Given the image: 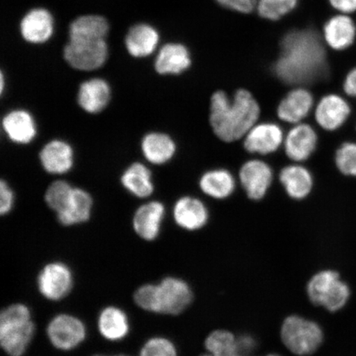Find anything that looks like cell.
I'll use <instances>...</instances> for the list:
<instances>
[{
	"label": "cell",
	"instance_id": "1",
	"mask_svg": "<svg viewBox=\"0 0 356 356\" xmlns=\"http://www.w3.org/2000/svg\"><path fill=\"white\" fill-rule=\"evenodd\" d=\"M273 70L280 81L295 87L323 77L327 72V54L318 33L305 29L284 35Z\"/></svg>",
	"mask_w": 356,
	"mask_h": 356
},
{
	"label": "cell",
	"instance_id": "42",
	"mask_svg": "<svg viewBox=\"0 0 356 356\" xmlns=\"http://www.w3.org/2000/svg\"><path fill=\"white\" fill-rule=\"evenodd\" d=\"M6 86V78H4L3 72H1V78H0V92L3 95L4 91V86Z\"/></svg>",
	"mask_w": 356,
	"mask_h": 356
},
{
	"label": "cell",
	"instance_id": "23",
	"mask_svg": "<svg viewBox=\"0 0 356 356\" xmlns=\"http://www.w3.org/2000/svg\"><path fill=\"white\" fill-rule=\"evenodd\" d=\"M191 65L188 49L180 43H168L160 49L154 70L160 75H179Z\"/></svg>",
	"mask_w": 356,
	"mask_h": 356
},
{
	"label": "cell",
	"instance_id": "8",
	"mask_svg": "<svg viewBox=\"0 0 356 356\" xmlns=\"http://www.w3.org/2000/svg\"><path fill=\"white\" fill-rule=\"evenodd\" d=\"M273 179V168L261 159H249L239 168L240 185L252 202H260L266 197Z\"/></svg>",
	"mask_w": 356,
	"mask_h": 356
},
{
	"label": "cell",
	"instance_id": "10",
	"mask_svg": "<svg viewBox=\"0 0 356 356\" xmlns=\"http://www.w3.org/2000/svg\"><path fill=\"white\" fill-rule=\"evenodd\" d=\"M37 284L40 293L47 300L59 301L72 291L73 273L63 262H51L40 271Z\"/></svg>",
	"mask_w": 356,
	"mask_h": 356
},
{
	"label": "cell",
	"instance_id": "38",
	"mask_svg": "<svg viewBox=\"0 0 356 356\" xmlns=\"http://www.w3.org/2000/svg\"><path fill=\"white\" fill-rule=\"evenodd\" d=\"M200 356H245L239 349L238 343L229 345L213 349Z\"/></svg>",
	"mask_w": 356,
	"mask_h": 356
},
{
	"label": "cell",
	"instance_id": "25",
	"mask_svg": "<svg viewBox=\"0 0 356 356\" xmlns=\"http://www.w3.org/2000/svg\"><path fill=\"white\" fill-rule=\"evenodd\" d=\"M92 207L91 195L86 190L74 188L63 210L56 213L57 220L64 226L83 224L90 219Z\"/></svg>",
	"mask_w": 356,
	"mask_h": 356
},
{
	"label": "cell",
	"instance_id": "44",
	"mask_svg": "<svg viewBox=\"0 0 356 356\" xmlns=\"http://www.w3.org/2000/svg\"><path fill=\"white\" fill-rule=\"evenodd\" d=\"M95 356H106V355H95ZM113 356H128L126 355H113Z\"/></svg>",
	"mask_w": 356,
	"mask_h": 356
},
{
	"label": "cell",
	"instance_id": "21",
	"mask_svg": "<svg viewBox=\"0 0 356 356\" xmlns=\"http://www.w3.org/2000/svg\"><path fill=\"white\" fill-rule=\"evenodd\" d=\"M111 99V87L104 79H90L79 86L77 102L80 108L86 113H102L108 106Z\"/></svg>",
	"mask_w": 356,
	"mask_h": 356
},
{
	"label": "cell",
	"instance_id": "26",
	"mask_svg": "<svg viewBox=\"0 0 356 356\" xmlns=\"http://www.w3.org/2000/svg\"><path fill=\"white\" fill-rule=\"evenodd\" d=\"M198 184L204 195L218 200L230 197L236 189L235 177L232 172L225 168H215L204 172L200 176Z\"/></svg>",
	"mask_w": 356,
	"mask_h": 356
},
{
	"label": "cell",
	"instance_id": "19",
	"mask_svg": "<svg viewBox=\"0 0 356 356\" xmlns=\"http://www.w3.org/2000/svg\"><path fill=\"white\" fill-rule=\"evenodd\" d=\"M20 32L22 38L29 43L47 42L54 33V19L46 8H34L22 19Z\"/></svg>",
	"mask_w": 356,
	"mask_h": 356
},
{
	"label": "cell",
	"instance_id": "12",
	"mask_svg": "<svg viewBox=\"0 0 356 356\" xmlns=\"http://www.w3.org/2000/svg\"><path fill=\"white\" fill-rule=\"evenodd\" d=\"M318 136L315 129L308 123L293 124L284 136L283 148L292 162L301 163L311 158L317 149Z\"/></svg>",
	"mask_w": 356,
	"mask_h": 356
},
{
	"label": "cell",
	"instance_id": "27",
	"mask_svg": "<svg viewBox=\"0 0 356 356\" xmlns=\"http://www.w3.org/2000/svg\"><path fill=\"white\" fill-rule=\"evenodd\" d=\"M159 42L158 31L147 24L132 26L124 39L129 54L135 58H145L152 55Z\"/></svg>",
	"mask_w": 356,
	"mask_h": 356
},
{
	"label": "cell",
	"instance_id": "13",
	"mask_svg": "<svg viewBox=\"0 0 356 356\" xmlns=\"http://www.w3.org/2000/svg\"><path fill=\"white\" fill-rule=\"evenodd\" d=\"M314 106V97L308 88L297 86L289 91L279 102L277 115L280 121L296 124L309 117Z\"/></svg>",
	"mask_w": 356,
	"mask_h": 356
},
{
	"label": "cell",
	"instance_id": "39",
	"mask_svg": "<svg viewBox=\"0 0 356 356\" xmlns=\"http://www.w3.org/2000/svg\"><path fill=\"white\" fill-rule=\"evenodd\" d=\"M331 6L345 15H353L356 13V0H329Z\"/></svg>",
	"mask_w": 356,
	"mask_h": 356
},
{
	"label": "cell",
	"instance_id": "33",
	"mask_svg": "<svg viewBox=\"0 0 356 356\" xmlns=\"http://www.w3.org/2000/svg\"><path fill=\"white\" fill-rule=\"evenodd\" d=\"M297 0H259L258 13L264 19L278 20L296 8Z\"/></svg>",
	"mask_w": 356,
	"mask_h": 356
},
{
	"label": "cell",
	"instance_id": "9",
	"mask_svg": "<svg viewBox=\"0 0 356 356\" xmlns=\"http://www.w3.org/2000/svg\"><path fill=\"white\" fill-rule=\"evenodd\" d=\"M47 333L53 346L68 351L76 348L86 340V325L79 318L70 314H59L49 323Z\"/></svg>",
	"mask_w": 356,
	"mask_h": 356
},
{
	"label": "cell",
	"instance_id": "2",
	"mask_svg": "<svg viewBox=\"0 0 356 356\" xmlns=\"http://www.w3.org/2000/svg\"><path fill=\"white\" fill-rule=\"evenodd\" d=\"M259 102L247 88H238L232 99L224 90L213 92L209 105V123L217 139L226 144L243 140L261 117Z\"/></svg>",
	"mask_w": 356,
	"mask_h": 356
},
{
	"label": "cell",
	"instance_id": "40",
	"mask_svg": "<svg viewBox=\"0 0 356 356\" xmlns=\"http://www.w3.org/2000/svg\"><path fill=\"white\" fill-rule=\"evenodd\" d=\"M343 90L347 96L356 99V67L346 75Z\"/></svg>",
	"mask_w": 356,
	"mask_h": 356
},
{
	"label": "cell",
	"instance_id": "18",
	"mask_svg": "<svg viewBox=\"0 0 356 356\" xmlns=\"http://www.w3.org/2000/svg\"><path fill=\"white\" fill-rule=\"evenodd\" d=\"M279 181L288 197L297 202L308 197L314 186L310 170L296 163L284 166L280 171Z\"/></svg>",
	"mask_w": 356,
	"mask_h": 356
},
{
	"label": "cell",
	"instance_id": "24",
	"mask_svg": "<svg viewBox=\"0 0 356 356\" xmlns=\"http://www.w3.org/2000/svg\"><path fill=\"white\" fill-rule=\"evenodd\" d=\"M141 151L147 161L154 165H163L175 157L177 145L168 134L154 131L146 134L142 139Z\"/></svg>",
	"mask_w": 356,
	"mask_h": 356
},
{
	"label": "cell",
	"instance_id": "7",
	"mask_svg": "<svg viewBox=\"0 0 356 356\" xmlns=\"http://www.w3.org/2000/svg\"><path fill=\"white\" fill-rule=\"evenodd\" d=\"M66 63L79 71H92L101 68L108 57L106 40L99 41H69L63 51Z\"/></svg>",
	"mask_w": 356,
	"mask_h": 356
},
{
	"label": "cell",
	"instance_id": "11",
	"mask_svg": "<svg viewBox=\"0 0 356 356\" xmlns=\"http://www.w3.org/2000/svg\"><path fill=\"white\" fill-rule=\"evenodd\" d=\"M284 136L283 129L277 123L257 122L244 136L243 149L250 154H274L283 146Z\"/></svg>",
	"mask_w": 356,
	"mask_h": 356
},
{
	"label": "cell",
	"instance_id": "34",
	"mask_svg": "<svg viewBox=\"0 0 356 356\" xmlns=\"http://www.w3.org/2000/svg\"><path fill=\"white\" fill-rule=\"evenodd\" d=\"M140 356H177V350L175 343L168 338L156 337L145 342Z\"/></svg>",
	"mask_w": 356,
	"mask_h": 356
},
{
	"label": "cell",
	"instance_id": "35",
	"mask_svg": "<svg viewBox=\"0 0 356 356\" xmlns=\"http://www.w3.org/2000/svg\"><path fill=\"white\" fill-rule=\"evenodd\" d=\"M156 289L155 284H147L136 289L134 293V301L141 309L156 314Z\"/></svg>",
	"mask_w": 356,
	"mask_h": 356
},
{
	"label": "cell",
	"instance_id": "22",
	"mask_svg": "<svg viewBox=\"0 0 356 356\" xmlns=\"http://www.w3.org/2000/svg\"><path fill=\"white\" fill-rule=\"evenodd\" d=\"M324 41L334 51L350 48L356 40V24L350 15L340 13L331 17L324 26Z\"/></svg>",
	"mask_w": 356,
	"mask_h": 356
},
{
	"label": "cell",
	"instance_id": "36",
	"mask_svg": "<svg viewBox=\"0 0 356 356\" xmlns=\"http://www.w3.org/2000/svg\"><path fill=\"white\" fill-rule=\"evenodd\" d=\"M0 213L1 216H6L12 211L15 204V193L4 180L0 181Z\"/></svg>",
	"mask_w": 356,
	"mask_h": 356
},
{
	"label": "cell",
	"instance_id": "28",
	"mask_svg": "<svg viewBox=\"0 0 356 356\" xmlns=\"http://www.w3.org/2000/svg\"><path fill=\"white\" fill-rule=\"evenodd\" d=\"M109 24L104 17L96 15L77 17L70 25V41H99L106 40Z\"/></svg>",
	"mask_w": 356,
	"mask_h": 356
},
{
	"label": "cell",
	"instance_id": "16",
	"mask_svg": "<svg viewBox=\"0 0 356 356\" xmlns=\"http://www.w3.org/2000/svg\"><path fill=\"white\" fill-rule=\"evenodd\" d=\"M164 216L165 207L158 200L142 204L134 213L133 229L142 239L154 241L161 231Z\"/></svg>",
	"mask_w": 356,
	"mask_h": 356
},
{
	"label": "cell",
	"instance_id": "29",
	"mask_svg": "<svg viewBox=\"0 0 356 356\" xmlns=\"http://www.w3.org/2000/svg\"><path fill=\"white\" fill-rule=\"evenodd\" d=\"M121 182L123 188L137 198L149 197L154 193L152 172L143 163H131L123 172Z\"/></svg>",
	"mask_w": 356,
	"mask_h": 356
},
{
	"label": "cell",
	"instance_id": "43",
	"mask_svg": "<svg viewBox=\"0 0 356 356\" xmlns=\"http://www.w3.org/2000/svg\"><path fill=\"white\" fill-rule=\"evenodd\" d=\"M266 356H280V355H278V354H269V355H267Z\"/></svg>",
	"mask_w": 356,
	"mask_h": 356
},
{
	"label": "cell",
	"instance_id": "30",
	"mask_svg": "<svg viewBox=\"0 0 356 356\" xmlns=\"http://www.w3.org/2000/svg\"><path fill=\"white\" fill-rule=\"evenodd\" d=\"M97 326L102 337L110 341H122L130 332L127 314L115 306L106 307L101 311Z\"/></svg>",
	"mask_w": 356,
	"mask_h": 356
},
{
	"label": "cell",
	"instance_id": "5",
	"mask_svg": "<svg viewBox=\"0 0 356 356\" xmlns=\"http://www.w3.org/2000/svg\"><path fill=\"white\" fill-rule=\"evenodd\" d=\"M306 293L315 306L335 313L344 308L350 296V289L339 273L333 270L318 271L307 283Z\"/></svg>",
	"mask_w": 356,
	"mask_h": 356
},
{
	"label": "cell",
	"instance_id": "3",
	"mask_svg": "<svg viewBox=\"0 0 356 356\" xmlns=\"http://www.w3.org/2000/svg\"><path fill=\"white\" fill-rule=\"evenodd\" d=\"M35 324L29 307L24 304L8 306L0 314V344L10 356H22L35 333Z\"/></svg>",
	"mask_w": 356,
	"mask_h": 356
},
{
	"label": "cell",
	"instance_id": "41",
	"mask_svg": "<svg viewBox=\"0 0 356 356\" xmlns=\"http://www.w3.org/2000/svg\"><path fill=\"white\" fill-rule=\"evenodd\" d=\"M238 341L239 349L245 356H248L257 348V341L251 336L238 337Z\"/></svg>",
	"mask_w": 356,
	"mask_h": 356
},
{
	"label": "cell",
	"instance_id": "4",
	"mask_svg": "<svg viewBox=\"0 0 356 356\" xmlns=\"http://www.w3.org/2000/svg\"><path fill=\"white\" fill-rule=\"evenodd\" d=\"M280 336L284 347L297 356L317 353L324 339L323 329L318 323L296 314L284 319Z\"/></svg>",
	"mask_w": 356,
	"mask_h": 356
},
{
	"label": "cell",
	"instance_id": "6",
	"mask_svg": "<svg viewBox=\"0 0 356 356\" xmlns=\"http://www.w3.org/2000/svg\"><path fill=\"white\" fill-rule=\"evenodd\" d=\"M194 295L184 280L168 277L157 284L156 289V314L177 316L188 309Z\"/></svg>",
	"mask_w": 356,
	"mask_h": 356
},
{
	"label": "cell",
	"instance_id": "14",
	"mask_svg": "<svg viewBox=\"0 0 356 356\" xmlns=\"http://www.w3.org/2000/svg\"><path fill=\"white\" fill-rule=\"evenodd\" d=\"M350 106L343 97L329 93L318 102L314 110V119L318 126L326 131H335L348 120Z\"/></svg>",
	"mask_w": 356,
	"mask_h": 356
},
{
	"label": "cell",
	"instance_id": "15",
	"mask_svg": "<svg viewBox=\"0 0 356 356\" xmlns=\"http://www.w3.org/2000/svg\"><path fill=\"white\" fill-rule=\"evenodd\" d=\"M172 213L177 225L191 232L203 229L210 218L206 204L191 195L178 199L173 207Z\"/></svg>",
	"mask_w": 356,
	"mask_h": 356
},
{
	"label": "cell",
	"instance_id": "17",
	"mask_svg": "<svg viewBox=\"0 0 356 356\" xmlns=\"http://www.w3.org/2000/svg\"><path fill=\"white\" fill-rule=\"evenodd\" d=\"M39 159L44 170L50 175H65L73 168L74 149L65 140H52L42 147Z\"/></svg>",
	"mask_w": 356,
	"mask_h": 356
},
{
	"label": "cell",
	"instance_id": "31",
	"mask_svg": "<svg viewBox=\"0 0 356 356\" xmlns=\"http://www.w3.org/2000/svg\"><path fill=\"white\" fill-rule=\"evenodd\" d=\"M73 186L68 181L56 180L49 185L44 200L47 207L56 213L63 210L72 194Z\"/></svg>",
	"mask_w": 356,
	"mask_h": 356
},
{
	"label": "cell",
	"instance_id": "20",
	"mask_svg": "<svg viewBox=\"0 0 356 356\" xmlns=\"http://www.w3.org/2000/svg\"><path fill=\"white\" fill-rule=\"evenodd\" d=\"M4 133L13 143L29 145L37 136L38 129L33 115L24 109H15L2 120Z\"/></svg>",
	"mask_w": 356,
	"mask_h": 356
},
{
	"label": "cell",
	"instance_id": "37",
	"mask_svg": "<svg viewBox=\"0 0 356 356\" xmlns=\"http://www.w3.org/2000/svg\"><path fill=\"white\" fill-rule=\"evenodd\" d=\"M222 6L234 11L249 13L254 10L256 0H216Z\"/></svg>",
	"mask_w": 356,
	"mask_h": 356
},
{
	"label": "cell",
	"instance_id": "32",
	"mask_svg": "<svg viewBox=\"0 0 356 356\" xmlns=\"http://www.w3.org/2000/svg\"><path fill=\"white\" fill-rule=\"evenodd\" d=\"M337 170L346 177H356V143L345 142L336 151Z\"/></svg>",
	"mask_w": 356,
	"mask_h": 356
}]
</instances>
